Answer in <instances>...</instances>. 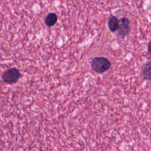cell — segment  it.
Masks as SVG:
<instances>
[{"label": "cell", "instance_id": "6da1fadb", "mask_svg": "<svg viewBox=\"0 0 151 151\" xmlns=\"http://www.w3.org/2000/svg\"><path fill=\"white\" fill-rule=\"evenodd\" d=\"M111 63L109 59L104 57H94L91 61V69L96 73L102 74L111 67Z\"/></svg>", "mask_w": 151, "mask_h": 151}, {"label": "cell", "instance_id": "7a4b0ae2", "mask_svg": "<svg viewBox=\"0 0 151 151\" xmlns=\"http://www.w3.org/2000/svg\"><path fill=\"white\" fill-rule=\"evenodd\" d=\"M19 70L15 67H11L4 71L1 76L2 81L8 84H12L17 83L21 77Z\"/></svg>", "mask_w": 151, "mask_h": 151}, {"label": "cell", "instance_id": "3957f363", "mask_svg": "<svg viewBox=\"0 0 151 151\" xmlns=\"http://www.w3.org/2000/svg\"><path fill=\"white\" fill-rule=\"evenodd\" d=\"M130 30V22L126 17H122L119 19V28L117 29L118 35L123 38L129 33Z\"/></svg>", "mask_w": 151, "mask_h": 151}, {"label": "cell", "instance_id": "277c9868", "mask_svg": "<svg viewBox=\"0 0 151 151\" xmlns=\"http://www.w3.org/2000/svg\"><path fill=\"white\" fill-rule=\"evenodd\" d=\"M119 19L113 15H111L108 20V27L111 32H114L117 31L119 28Z\"/></svg>", "mask_w": 151, "mask_h": 151}, {"label": "cell", "instance_id": "5b68a950", "mask_svg": "<svg viewBox=\"0 0 151 151\" xmlns=\"http://www.w3.org/2000/svg\"><path fill=\"white\" fill-rule=\"evenodd\" d=\"M57 21V16L55 13L48 14L45 19V24L47 27L54 26Z\"/></svg>", "mask_w": 151, "mask_h": 151}, {"label": "cell", "instance_id": "8992f818", "mask_svg": "<svg viewBox=\"0 0 151 151\" xmlns=\"http://www.w3.org/2000/svg\"><path fill=\"white\" fill-rule=\"evenodd\" d=\"M142 76L145 80H149L150 78V64L149 61L144 66L142 70Z\"/></svg>", "mask_w": 151, "mask_h": 151}]
</instances>
